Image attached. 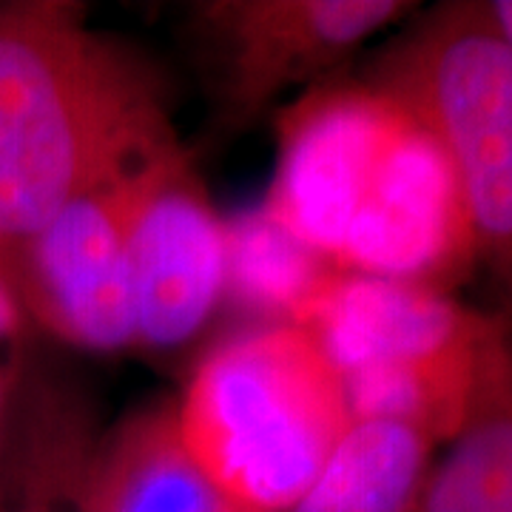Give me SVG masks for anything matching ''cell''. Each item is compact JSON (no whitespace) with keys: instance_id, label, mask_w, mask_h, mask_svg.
Instances as JSON below:
<instances>
[{"instance_id":"cell-8","label":"cell","mask_w":512,"mask_h":512,"mask_svg":"<svg viewBox=\"0 0 512 512\" xmlns=\"http://www.w3.org/2000/svg\"><path fill=\"white\" fill-rule=\"evenodd\" d=\"M495 316L467 311L450 293L339 271L299 325L333 367H421L467 359L490 336Z\"/></svg>"},{"instance_id":"cell-2","label":"cell","mask_w":512,"mask_h":512,"mask_svg":"<svg viewBox=\"0 0 512 512\" xmlns=\"http://www.w3.org/2000/svg\"><path fill=\"white\" fill-rule=\"evenodd\" d=\"M174 140L163 77L80 3L0 0V282L83 188Z\"/></svg>"},{"instance_id":"cell-4","label":"cell","mask_w":512,"mask_h":512,"mask_svg":"<svg viewBox=\"0 0 512 512\" xmlns=\"http://www.w3.org/2000/svg\"><path fill=\"white\" fill-rule=\"evenodd\" d=\"M367 86L441 148L481 262L512 308V46L490 3H441L396 37Z\"/></svg>"},{"instance_id":"cell-3","label":"cell","mask_w":512,"mask_h":512,"mask_svg":"<svg viewBox=\"0 0 512 512\" xmlns=\"http://www.w3.org/2000/svg\"><path fill=\"white\" fill-rule=\"evenodd\" d=\"M185 450L237 512H291L353 424L308 330L259 322L202 356L177 402Z\"/></svg>"},{"instance_id":"cell-12","label":"cell","mask_w":512,"mask_h":512,"mask_svg":"<svg viewBox=\"0 0 512 512\" xmlns=\"http://www.w3.org/2000/svg\"><path fill=\"white\" fill-rule=\"evenodd\" d=\"M433 444L402 421L356 419L291 512H421Z\"/></svg>"},{"instance_id":"cell-10","label":"cell","mask_w":512,"mask_h":512,"mask_svg":"<svg viewBox=\"0 0 512 512\" xmlns=\"http://www.w3.org/2000/svg\"><path fill=\"white\" fill-rule=\"evenodd\" d=\"M92 421L72 390L23 367L0 427V512H66L94 450Z\"/></svg>"},{"instance_id":"cell-7","label":"cell","mask_w":512,"mask_h":512,"mask_svg":"<svg viewBox=\"0 0 512 512\" xmlns=\"http://www.w3.org/2000/svg\"><path fill=\"white\" fill-rule=\"evenodd\" d=\"M134 345L174 350L194 339L225 299V220L185 148L146 165L128 222Z\"/></svg>"},{"instance_id":"cell-9","label":"cell","mask_w":512,"mask_h":512,"mask_svg":"<svg viewBox=\"0 0 512 512\" xmlns=\"http://www.w3.org/2000/svg\"><path fill=\"white\" fill-rule=\"evenodd\" d=\"M80 512H237L185 450L177 402L137 410L94 441Z\"/></svg>"},{"instance_id":"cell-6","label":"cell","mask_w":512,"mask_h":512,"mask_svg":"<svg viewBox=\"0 0 512 512\" xmlns=\"http://www.w3.org/2000/svg\"><path fill=\"white\" fill-rule=\"evenodd\" d=\"M402 0H211L191 18L231 123L291 86L322 80L365 40L410 15Z\"/></svg>"},{"instance_id":"cell-13","label":"cell","mask_w":512,"mask_h":512,"mask_svg":"<svg viewBox=\"0 0 512 512\" xmlns=\"http://www.w3.org/2000/svg\"><path fill=\"white\" fill-rule=\"evenodd\" d=\"M339 268L291 234L265 205L225 220V296L262 322L302 325Z\"/></svg>"},{"instance_id":"cell-5","label":"cell","mask_w":512,"mask_h":512,"mask_svg":"<svg viewBox=\"0 0 512 512\" xmlns=\"http://www.w3.org/2000/svg\"><path fill=\"white\" fill-rule=\"evenodd\" d=\"M160 151L83 188L20 256L9 288L20 311L60 342L100 353L134 345L128 222L140 177Z\"/></svg>"},{"instance_id":"cell-11","label":"cell","mask_w":512,"mask_h":512,"mask_svg":"<svg viewBox=\"0 0 512 512\" xmlns=\"http://www.w3.org/2000/svg\"><path fill=\"white\" fill-rule=\"evenodd\" d=\"M421 512H512V325L498 319L467 416L430 467Z\"/></svg>"},{"instance_id":"cell-14","label":"cell","mask_w":512,"mask_h":512,"mask_svg":"<svg viewBox=\"0 0 512 512\" xmlns=\"http://www.w3.org/2000/svg\"><path fill=\"white\" fill-rule=\"evenodd\" d=\"M26 313L20 311L15 293L0 282V427L6 419V410L12 402V393L20 382V373L26 367L20 330Z\"/></svg>"},{"instance_id":"cell-1","label":"cell","mask_w":512,"mask_h":512,"mask_svg":"<svg viewBox=\"0 0 512 512\" xmlns=\"http://www.w3.org/2000/svg\"><path fill=\"white\" fill-rule=\"evenodd\" d=\"M265 208L339 271L444 291L476 262L450 163L393 97L313 86L279 114Z\"/></svg>"},{"instance_id":"cell-15","label":"cell","mask_w":512,"mask_h":512,"mask_svg":"<svg viewBox=\"0 0 512 512\" xmlns=\"http://www.w3.org/2000/svg\"><path fill=\"white\" fill-rule=\"evenodd\" d=\"M490 12H493L501 35L507 37V43L512 46V0H495V3H490Z\"/></svg>"}]
</instances>
